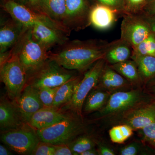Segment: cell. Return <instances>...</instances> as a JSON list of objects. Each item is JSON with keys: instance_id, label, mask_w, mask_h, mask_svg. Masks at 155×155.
Returning <instances> with one entry per match:
<instances>
[{"instance_id": "cell-1", "label": "cell", "mask_w": 155, "mask_h": 155, "mask_svg": "<svg viewBox=\"0 0 155 155\" xmlns=\"http://www.w3.org/2000/svg\"><path fill=\"white\" fill-rule=\"evenodd\" d=\"M109 43L100 39L69 40L55 51H50L49 59L69 70L84 72L104 58Z\"/></svg>"}, {"instance_id": "cell-2", "label": "cell", "mask_w": 155, "mask_h": 155, "mask_svg": "<svg viewBox=\"0 0 155 155\" xmlns=\"http://www.w3.org/2000/svg\"><path fill=\"white\" fill-rule=\"evenodd\" d=\"M9 51L19 58L27 72L28 77L49 59L50 51L34 39L31 27H25L17 44Z\"/></svg>"}, {"instance_id": "cell-3", "label": "cell", "mask_w": 155, "mask_h": 155, "mask_svg": "<svg viewBox=\"0 0 155 155\" xmlns=\"http://www.w3.org/2000/svg\"><path fill=\"white\" fill-rule=\"evenodd\" d=\"M76 76L74 70L66 69L49 59L41 67L28 75L27 84L37 89L58 87Z\"/></svg>"}, {"instance_id": "cell-4", "label": "cell", "mask_w": 155, "mask_h": 155, "mask_svg": "<svg viewBox=\"0 0 155 155\" xmlns=\"http://www.w3.org/2000/svg\"><path fill=\"white\" fill-rule=\"evenodd\" d=\"M106 64L104 59L102 58L87 69L75 86L72 98L61 108L62 110L72 111L78 114H81L84 101L92 89L99 83L100 76Z\"/></svg>"}, {"instance_id": "cell-5", "label": "cell", "mask_w": 155, "mask_h": 155, "mask_svg": "<svg viewBox=\"0 0 155 155\" xmlns=\"http://www.w3.org/2000/svg\"><path fill=\"white\" fill-rule=\"evenodd\" d=\"M0 78L9 97L14 101L26 86L28 74L17 56L11 53L8 59L0 65Z\"/></svg>"}, {"instance_id": "cell-6", "label": "cell", "mask_w": 155, "mask_h": 155, "mask_svg": "<svg viewBox=\"0 0 155 155\" xmlns=\"http://www.w3.org/2000/svg\"><path fill=\"white\" fill-rule=\"evenodd\" d=\"M82 129L81 122L70 115L59 123L36 131L41 141L58 145L72 142L81 133Z\"/></svg>"}, {"instance_id": "cell-7", "label": "cell", "mask_w": 155, "mask_h": 155, "mask_svg": "<svg viewBox=\"0 0 155 155\" xmlns=\"http://www.w3.org/2000/svg\"><path fill=\"white\" fill-rule=\"evenodd\" d=\"M1 6L11 17L24 26L30 27L35 24L40 23L63 31L69 36L71 34V31L64 26L14 0H2Z\"/></svg>"}, {"instance_id": "cell-8", "label": "cell", "mask_w": 155, "mask_h": 155, "mask_svg": "<svg viewBox=\"0 0 155 155\" xmlns=\"http://www.w3.org/2000/svg\"><path fill=\"white\" fill-rule=\"evenodd\" d=\"M35 130L25 124L17 129L2 131L1 141L19 154L31 155L40 140Z\"/></svg>"}, {"instance_id": "cell-9", "label": "cell", "mask_w": 155, "mask_h": 155, "mask_svg": "<svg viewBox=\"0 0 155 155\" xmlns=\"http://www.w3.org/2000/svg\"><path fill=\"white\" fill-rule=\"evenodd\" d=\"M121 25V37L134 48L152 32L142 14H125Z\"/></svg>"}, {"instance_id": "cell-10", "label": "cell", "mask_w": 155, "mask_h": 155, "mask_svg": "<svg viewBox=\"0 0 155 155\" xmlns=\"http://www.w3.org/2000/svg\"><path fill=\"white\" fill-rule=\"evenodd\" d=\"M89 0H66L64 24L70 31L83 30L91 25Z\"/></svg>"}, {"instance_id": "cell-11", "label": "cell", "mask_w": 155, "mask_h": 155, "mask_svg": "<svg viewBox=\"0 0 155 155\" xmlns=\"http://www.w3.org/2000/svg\"><path fill=\"white\" fill-rule=\"evenodd\" d=\"M30 27L34 39L48 51L60 46L69 40V35L60 29L40 23Z\"/></svg>"}, {"instance_id": "cell-12", "label": "cell", "mask_w": 155, "mask_h": 155, "mask_svg": "<svg viewBox=\"0 0 155 155\" xmlns=\"http://www.w3.org/2000/svg\"><path fill=\"white\" fill-rule=\"evenodd\" d=\"M14 101L26 124L34 114L44 107L40 98L38 90L29 84H26L19 97Z\"/></svg>"}, {"instance_id": "cell-13", "label": "cell", "mask_w": 155, "mask_h": 155, "mask_svg": "<svg viewBox=\"0 0 155 155\" xmlns=\"http://www.w3.org/2000/svg\"><path fill=\"white\" fill-rule=\"evenodd\" d=\"M70 115L61 108L44 107L34 114L28 124L35 130H41L65 120Z\"/></svg>"}, {"instance_id": "cell-14", "label": "cell", "mask_w": 155, "mask_h": 155, "mask_svg": "<svg viewBox=\"0 0 155 155\" xmlns=\"http://www.w3.org/2000/svg\"><path fill=\"white\" fill-rule=\"evenodd\" d=\"M26 26L11 17L1 22L0 53L8 51L17 44Z\"/></svg>"}, {"instance_id": "cell-15", "label": "cell", "mask_w": 155, "mask_h": 155, "mask_svg": "<svg viewBox=\"0 0 155 155\" xmlns=\"http://www.w3.org/2000/svg\"><path fill=\"white\" fill-rule=\"evenodd\" d=\"M140 97V93L137 91L115 93L110 97L106 106L100 113L103 116L124 110L135 104Z\"/></svg>"}, {"instance_id": "cell-16", "label": "cell", "mask_w": 155, "mask_h": 155, "mask_svg": "<svg viewBox=\"0 0 155 155\" xmlns=\"http://www.w3.org/2000/svg\"><path fill=\"white\" fill-rule=\"evenodd\" d=\"M26 123L23 121L17 104L6 98L0 102V127L2 131L17 129Z\"/></svg>"}, {"instance_id": "cell-17", "label": "cell", "mask_w": 155, "mask_h": 155, "mask_svg": "<svg viewBox=\"0 0 155 155\" xmlns=\"http://www.w3.org/2000/svg\"><path fill=\"white\" fill-rule=\"evenodd\" d=\"M120 16L117 12L107 6L98 4L91 6V25L99 30H107L111 28Z\"/></svg>"}, {"instance_id": "cell-18", "label": "cell", "mask_w": 155, "mask_h": 155, "mask_svg": "<svg viewBox=\"0 0 155 155\" xmlns=\"http://www.w3.org/2000/svg\"><path fill=\"white\" fill-rule=\"evenodd\" d=\"M133 48L127 41L120 38L109 43L104 59L107 64L113 65L129 60Z\"/></svg>"}, {"instance_id": "cell-19", "label": "cell", "mask_w": 155, "mask_h": 155, "mask_svg": "<svg viewBox=\"0 0 155 155\" xmlns=\"http://www.w3.org/2000/svg\"><path fill=\"white\" fill-rule=\"evenodd\" d=\"M39 9L41 14L66 28L64 24L66 0H40Z\"/></svg>"}, {"instance_id": "cell-20", "label": "cell", "mask_w": 155, "mask_h": 155, "mask_svg": "<svg viewBox=\"0 0 155 155\" xmlns=\"http://www.w3.org/2000/svg\"><path fill=\"white\" fill-rule=\"evenodd\" d=\"M155 122V107H148L137 110L129 116L127 125L133 129H142Z\"/></svg>"}, {"instance_id": "cell-21", "label": "cell", "mask_w": 155, "mask_h": 155, "mask_svg": "<svg viewBox=\"0 0 155 155\" xmlns=\"http://www.w3.org/2000/svg\"><path fill=\"white\" fill-rule=\"evenodd\" d=\"M81 78L80 76H75L59 86L52 107L61 108L69 102L72 98L75 86Z\"/></svg>"}, {"instance_id": "cell-22", "label": "cell", "mask_w": 155, "mask_h": 155, "mask_svg": "<svg viewBox=\"0 0 155 155\" xmlns=\"http://www.w3.org/2000/svg\"><path fill=\"white\" fill-rule=\"evenodd\" d=\"M99 82L102 86L108 89L119 88L127 83L126 78L107 64L102 72Z\"/></svg>"}, {"instance_id": "cell-23", "label": "cell", "mask_w": 155, "mask_h": 155, "mask_svg": "<svg viewBox=\"0 0 155 155\" xmlns=\"http://www.w3.org/2000/svg\"><path fill=\"white\" fill-rule=\"evenodd\" d=\"M110 66L130 82L137 83L142 79L137 65L132 59Z\"/></svg>"}, {"instance_id": "cell-24", "label": "cell", "mask_w": 155, "mask_h": 155, "mask_svg": "<svg viewBox=\"0 0 155 155\" xmlns=\"http://www.w3.org/2000/svg\"><path fill=\"white\" fill-rule=\"evenodd\" d=\"M130 59L137 65L142 79H150L155 76V57L149 55H132Z\"/></svg>"}, {"instance_id": "cell-25", "label": "cell", "mask_w": 155, "mask_h": 155, "mask_svg": "<svg viewBox=\"0 0 155 155\" xmlns=\"http://www.w3.org/2000/svg\"><path fill=\"white\" fill-rule=\"evenodd\" d=\"M107 94L100 91H95L90 93L83 105V110L90 113L97 110L102 107L108 99Z\"/></svg>"}, {"instance_id": "cell-26", "label": "cell", "mask_w": 155, "mask_h": 155, "mask_svg": "<svg viewBox=\"0 0 155 155\" xmlns=\"http://www.w3.org/2000/svg\"><path fill=\"white\" fill-rule=\"evenodd\" d=\"M133 129L127 124L114 126L109 131L111 141L116 143H123L133 134Z\"/></svg>"}, {"instance_id": "cell-27", "label": "cell", "mask_w": 155, "mask_h": 155, "mask_svg": "<svg viewBox=\"0 0 155 155\" xmlns=\"http://www.w3.org/2000/svg\"><path fill=\"white\" fill-rule=\"evenodd\" d=\"M132 55L155 57V36L152 32L147 38L133 48Z\"/></svg>"}, {"instance_id": "cell-28", "label": "cell", "mask_w": 155, "mask_h": 155, "mask_svg": "<svg viewBox=\"0 0 155 155\" xmlns=\"http://www.w3.org/2000/svg\"><path fill=\"white\" fill-rule=\"evenodd\" d=\"M68 145L74 155H80L85 151L94 148L95 146L92 140L86 136L81 137L74 140Z\"/></svg>"}, {"instance_id": "cell-29", "label": "cell", "mask_w": 155, "mask_h": 155, "mask_svg": "<svg viewBox=\"0 0 155 155\" xmlns=\"http://www.w3.org/2000/svg\"><path fill=\"white\" fill-rule=\"evenodd\" d=\"M91 6L98 4L107 6L120 14L122 17L126 14L124 0H89Z\"/></svg>"}, {"instance_id": "cell-30", "label": "cell", "mask_w": 155, "mask_h": 155, "mask_svg": "<svg viewBox=\"0 0 155 155\" xmlns=\"http://www.w3.org/2000/svg\"><path fill=\"white\" fill-rule=\"evenodd\" d=\"M149 0H124L126 14H141Z\"/></svg>"}, {"instance_id": "cell-31", "label": "cell", "mask_w": 155, "mask_h": 155, "mask_svg": "<svg viewBox=\"0 0 155 155\" xmlns=\"http://www.w3.org/2000/svg\"><path fill=\"white\" fill-rule=\"evenodd\" d=\"M59 87H41L38 89L40 98L44 107H52L56 92Z\"/></svg>"}, {"instance_id": "cell-32", "label": "cell", "mask_w": 155, "mask_h": 155, "mask_svg": "<svg viewBox=\"0 0 155 155\" xmlns=\"http://www.w3.org/2000/svg\"><path fill=\"white\" fill-rule=\"evenodd\" d=\"M56 145L45 142H40L31 155H54Z\"/></svg>"}, {"instance_id": "cell-33", "label": "cell", "mask_w": 155, "mask_h": 155, "mask_svg": "<svg viewBox=\"0 0 155 155\" xmlns=\"http://www.w3.org/2000/svg\"><path fill=\"white\" fill-rule=\"evenodd\" d=\"M143 133L146 140L155 145V122L143 128Z\"/></svg>"}, {"instance_id": "cell-34", "label": "cell", "mask_w": 155, "mask_h": 155, "mask_svg": "<svg viewBox=\"0 0 155 155\" xmlns=\"http://www.w3.org/2000/svg\"><path fill=\"white\" fill-rule=\"evenodd\" d=\"M139 150V144L136 143H133L122 148L120 153L122 155H136L137 154Z\"/></svg>"}, {"instance_id": "cell-35", "label": "cell", "mask_w": 155, "mask_h": 155, "mask_svg": "<svg viewBox=\"0 0 155 155\" xmlns=\"http://www.w3.org/2000/svg\"><path fill=\"white\" fill-rule=\"evenodd\" d=\"M74 155L68 144H63L56 145L54 155Z\"/></svg>"}, {"instance_id": "cell-36", "label": "cell", "mask_w": 155, "mask_h": 155, "mask_svg": "<svg viewBox=\"0 0 155 155\" xmlns=\"http://www.w3.org/2000/svg\"><path fill=\"white\" fill-rule=\"evenodd\" d=\"M143 14L155 16V0H149L143 9Z\"/></svg>"}, {"instance_id": "cell-37", "label": "cell", "mask_w": 155, "mask_h": 155, "mask_svg": "<svg viewBox=\"0 0 155 155\" xmlns=\"http://www.w3.org/2000/svg\"><path fill=\"white\" fill-rule=\"evenodd\" d=\"M142 14L148 23L152 32L155 36V16L147 15L143 13H142Z\"/></svg>"}, {"instance_id": "cell-38", "label": "cell", "mask_w": 155, "mask_h": 155, "mask_svg": "<svg viewBox=\"0 0 155 155\" xmlns=\"http://www.w3.org/2000/svg\"><path fill=\"white\" fill-rule=\"evenodd\" d=\"M40 0H28V7L35 12L39 13V4Z\"/></svg>"}, {"instance_id": "cell-39", "label": "cell", "mask_w": 155, "mask_h": 155, "mask_svg": "<svg viewBox=\"0 0 155 155\" xmlns=\"http://www.w3.org/2000/svg\"><path fill=\"white\" fill-rule=\"evenodd\" d=\"M99 154L101 155H114V152L110 149L104 146H101Z\"/></svg>"}, {"instance_id": "cell-40", "label": "cell", "mask_w": 155, "mask_h": 155, "mask_svg": "<svg viewBox=\"0 0 155 155\" xmlns=\"http://www.w3.org/2000/svg\"><path fill=\"white\" fill-rule=\"evenodd\" d=\"M12 153L11 151L9 150L6 147L4 146L3 145H0V155H12Z\"/></svg>"}, {"instance_id": "cell-41", "label": "cell", "mask_w": 155, "mask_h": 155, "mask_svg": "<svg viewBox=\"0 0 155 155\" xmlns=\"http://www.w3.org/2000/svg\"><path fill=\"white\" fill-rule=\"evenodd\" d=\"M99 154V153L94 148L87 150L80 154V155H97Z\"/></svg>"}, {"instance_id": "cell-42", "label": "cell", "mask_w": 155, "mask_h": 155, "mask_svg": "<svg viewBox=\"0 0 155 155\" xmlns=\"http://www.w3.org/2000/svg\"><path fill=\"white\" fill-rule=\"evenodd\" d=\"M14 1L28 7V0H14Z\"/></svg>"}]
</instances>
